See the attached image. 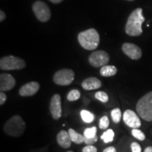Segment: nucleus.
Returning <instances> with one entry per match:
<instances>
[{
  "instance_id": "19",
  "label": "nucleus",
  "mask_w": 152,
  "mask_h": 152,
  "mask_svg": "<svg viewBox=\"0 0 152 152\" xmlns=\"http://www.w3.org/2000/svg\"><path fill=\"white\" fill-rule=\"evenodd\" d=\"M81 118L85 123H90L94 120V115L87 110H82L80 111Z\"/></svg>"
},
{
  "instance_id": "9",
  "label": "nucleus",
  "mask_w": 152,
  "mask_h": 152,
  "mask_svg": "<svg viewBox=\"0 0 152 152\" xmlns=\"http://www.w3.org/2000/svg\"><path fill=\"white\" fill-rule=\"evenodd\" d=\"M49 111L54 120L61 118L62 115V109L61 96L59 94H55L52 96L49 103Z\"/></svg>"
},
{
  "instance_id": "30",
  "label": "nucleus",
  "mask_w": 152,
  "mask_h": 152,
  "mask_svg": "<svg viewBox=\"0 0 152 152\" xmlns=\"http://www.w3.org/2000/svg\"><path fill=\"white\" fill-rule=\"evenodd\" d=\"M103 152H116V149L113 146H111V147L106 148L103 151Z\"/></svg>"
},
{
  "instance_id": "16",
  "label": "nucleus",
  "mask_w": 152,
  "mask_h": 152,
  "mask_svg": "<svg viewBox=\"0 0 152 152\" xmlns=\"http://www.w3.org/2000/svg\"><path fill=\"white\" fill-rule=\"evenodd\" d=\"M117 68L114 66L106 65L101 68L100 75L103 77H111L117 73Z\"/></svg>"
},
{
  "instance_id": "23",
  "label": "nucleus",
  "mask_w": 152,
  "mask_h": 152,
  "mask_svg": "<svg viewBox=\"0 0 152 152\" xmlns=\"http://www.w3.org/2000/svg\"><path fill=\"white\" fill-rule=\"evenodd\" d=\"M94 96L96 99L102 102V103H106L109 99L108 94L106 92H102V91H99V92L95 93Z\"/></svg>"
},
{
  "instance_id": "27",
  "label": "nucleus",
  "mask_w": 152,
  "mask_h": 152,
  "mask_svg": "<svg viewBox=\"0 0 152 152\" xmlns=\"http://www.w3.org/2000/svg\"><path fill=\"white\" fill-rule=\"evenodd\" d=\"M98 138L97 136H95L94 137H91V138H87V137H85V144L86 145H93V144L96 143V141H97Z\"/></svg>"
},
{
  "instance_id": "2",
  "label": "nucleus",
  "mask_w": 152,
  "mask_h": 152,
  "mask_svg": "<svg viewBox=\"0 0 152 152\" xmlns=\"http://www.w3.org/2000/svg\"><path fill=\"white\" fill-rule=\"evenodd\" d=\"M77 40L80 46L86 50H94L99 45V34L96 30L90 28L80 32L77 35Z\"/></svg>"
},
{
  "instance_id": "32",
  "label": "nucleus",
  "mask_w": 152,
  "mask_h": 152,
  "mask_svg": "<svg viewBox=\"0 0 152 152\" xmlns=\"http://www.w3.org/2000/svg\"><path fill=\"white\" fill-rule=\"evenodd\" d=\"M49 1L52 2L53 4H59L64 1V0H49Z\"/></svg>"
},
{
  "instance_id": "7",
  "label": "nucleus",
  "mask_w": 152,
  "mask_h": 152,
  "mask_svg": "<svg viewBox=\"0 0 152 152\" xmlns=\"http://www.w3.org/2000/svg\"><path fill=\"white\" fill-rule=\"evenodd\" d=\"M33 11L36 18L40 22H47L50 19L52 14L50 9L46 3L42 1H36L33 4Z\"/></svg>"
},
{
  "instance_id": "28",
  "label": "nucleus",
  "mask_w": 152,
  "mask_h": 152,
  "mask_svg": "<svg viewBox=\"0 0 152 152\" xmlns=\"http://www.w3.org/2000/svg\"><path fill=\"white\" fill-rule=\"evenodd\" d=\"M83 152H97V149L93 145H87L83 149Z\"/></svg>"
},
{
  "instance_id": "25",
  "label": "nucleus",
  "mask_w": 152,
  "mask_h": 152,
  "mask_svg": "<svg viewBox=\"0 0 152 152\" xmlns=\"http://www.w3.org/2000/svg\"><path fill=\"white\" fill-rule=\"evenodd\" d=\"M109 119L108 116L104 115L100 119L99 124V127L101 130H106L109 128Z\"/></svg>"
},
{
  "instance_id": "17",
  "label": "nucleus",
  "mask_w": 152,
  "mask_h": 152,
  "mask_svg": "<svg viewBox=\"0 0 152 152\" xmlns=\"http://www.w3.org/2000/svg\"><path fill=\"white\" fill-rule=\"evenodd\" d=\"M68 132L69 133L72 142H74L75 144H80L84 142L85 141L84 135H82L81 134H79L78 132H77L75 130H73V129L72 128H70Z\"/></svg>"
},
{
  "instance_id": "3",
  "label": "nucleus",
  "mask_w": 152,
  "mask_h": 152,
  "mask_svg": "<svg viewBox=\"0 0 152 152\" xmlns=\"http://www.w3.org/2000/svg\"><path fill=\"white\" fill-rule=\"evenodd\" d=\"M136 111L141 118L147 122H152V91L144 94L138 101Z\"/></svg>"
},
{
  "instance_id": "14",
  "label": "nucleus",
  "mask_w": 152,
  "mask_h": 152,
  "mask_svg": "<svg viewBox=\"0 0 152 152\" xmlns=\"http://www.w3.org/2000/svg\"><path fill=\"white\" fill-rule=\"evenodd\" d=\"M81 85L82 87L85 90H97L102 87V82L97 77H90L85 79Z\"/></svg>"
},
{
  "instance_id": "22",
  "label": "nucleus",
  "mask_w": 152,
  "mask_h": 152,
  "mask_svg": "<svg viewBox=\"0 0 152 152\" xmlns=\"http://www.w3.org/2000/svg\"><path fill=\"white\" fill-rule=\"evenodd\" d=\"M131 133H132V135L134 137V138H136L137 140H140V141H144L146 138V136L145 134H144V133L142 132V130H139V128L132 129Z\"/></svg>"
},
{
  "instance_id": "12",
  "label": "nucleus",
  "mask_w": 152,
  "mask_h": 152,
  "mask_svg": "<svg viewBox=\"0 0 152 152\" xmlns=\"http://www.w3.org/2000/svg\"><path fill=\"white\" fill-rule=\"evenodd\" d=\"M16 85V80L11 74L1 73L0 75V90L7 92L11 90Z\"/></svg>"
},
{
  "instance_id": "18",
  "label": "nucleus",
  "mask_w": 152,
  "mask_h": 152,
  "mask_svg": "<svg viewBox=\"0 0 152 152\" xmlns=\"http://www.w3.org/2000/svg\"><path fill=\"white\" fill-rule=\"evenodd\" d=\"M114 135H115V133L113 130L112 129H109L102 134V135L101 136V139L103 140L104 143L107 144L113 142Z\"/></svg>"
},
{
  "instance_id": "15",
  "label": "nucleus",
  "mask_w": 152,
  "mask_h": 152,
  "mask_svg": "<svg viewBox=\"0 0 152 152\" xmlns=\"http://www.w3.org/2000/svg\"><path fill=\"white\" fill-rule=\"evenodd\" d=\"M57 143L58 145L64 149H68L71 147L72 140L68 132L66 130H61L58 133L56 137Z\"/></svg>"
},
{
  "instance_id": "10",
  "label": "nucleus",
  "mask_w": 152,
  "mask_h": 152,
  "mask_svg": "<svg viewBox=\"0 0 152 152\" xmlns=\"http://www.w3.org/2000/svg\"><path fill=\"white\" fill-rule=\"evenodd\" d=\"M123 119L125 124L131 128H140L141 127L142 123L140 118H139L137 114L132 110H126L123 113Z\"/></svg>"
},
{
  "instance_id": "26",
  "label": "nucleus",
  "mask_w": 152,
  "mask_h": 152,
  "mask_svg": "<svg viewBox=\"0 0 152 152\" xmlns=\"http://www.w3.org/2000/svg\"><path fill=\"white\" fill-rule=\"evenodd\" d=\"M131 150L132 152H142V147L140 146V144H138L137 142H132L130 145Z\"/></svg>"
},
{
  "instance_id": "6",
  "label": "nucleus",
  "mask_w": 152,
  "mask_h": 152,
  "mask_svg": "<svg viewBox=\"0 0 152 152\" xmlns=\"http://www.w3.org/2000/svg\"><path fill=\"white\" fill-rule=\"evenodd\" d=\"M75 79V73L69 68H63L58 70L53 76V81L55 84L61 86L69 85Z\"/></svg>"
},
{
  "instance_id": "5",
  "label": "nucleus",
  "mask_w": 152,
  "mask_h": 152,
  "mask_svg": "<svg viewBox=\"0 0 152 152\" xmlns=\"http://www.w3.org/2000/svg\"><path fill=\"white\" fill-rule=\"evenodd\" d=\"M26 66V61L23 59L12 55L4 56L0 59V68L3 71L20 70Z\"/></svg>"
},
{
  "instance_id": "21",
  "label": "nucleus",
  "mask_w": 152,
  "mask_h": 152,
  "mask_svg": "<svg viewBox=\"0 0 152 152\" xmlns=\"http://www.w3.org/2000/svg\"><path fill=\"white\" fill-rule=\"evenodd\" d=\"M80 97V92L77 90H73L70 91L67 95V99L69 102H74L79 99Z\"/></svg>"
},
{
  "instance_id": "11",
  "label": "nucleus",
  "mask_w": 152,
  "mask_h": 152,
  "mask_svg": "<svg viewBox=\"0 0 152 152\" xmlns=\"http://www.w3.org/2000/svg\"><path fill=\"white\" fill-rule=\"evenodd\" d=\"M123 53L132 60H139L141 58L142 49L137 45L132 43H124L122 46Z\"/></svg>"
},
{
  "instance_id": "34",
  "label": "nucleus",
  "mask_w": 152,
  "mask_h": 152,
  "mask_svg": "<svg viewBox=\"0 0 152 152\" xmlns=\"http://www.w3.org/2000/svg\"><path fill=\"white\" fill-rule=\"evenodd\" d=\"M127 1H134V0H127Z\"/></svg>"
},
{
  "instance_id": "1",
  "label": "nucleus",
  "mask_w": 152,
  "mask_h": 152,
  "mask_svg": "<svg viewBox=\"0 0 152 152\" xmlns=\"http://www.w3.org/2000/svg\"><path fill=\"white\" fill-rule=\"evenodd\" d=\"M142 9H134L129 16L125 24V33L131 37H138L142 33V25L144 22V17L142 14Z\"/></svg>"
},
{
  "instance_id": "31",
  "label": "nucleus",
  "mask_w": 152,
  "mask_h": 152,
  "mask_svg": "<svg viewBox=\"0 0 152 152\" xmlns=\"http://www.w3.org/2000/svg\"><path fill=\"white\" fill-rule=\"evenodd\" d=\"M6 18V14L3 11H0V21L2 22Z\"/></svg>"
},
{
  "instance_id": "4",
  "label": "nucleus",
  "mask_w": 152,
  "mask_h": 152,
  "mask_svg": "<svg viewBox=\"0 0 152 152\" xmlns=\"http://www.w3.org/2000/svg\"><path fill=\"white\" fill-rule=\"evenodd\" d=\"M26 130V123L20 115H16L7 121L4 126V131L7 135L18 137L23 134Z\"/></svg>"
},
{
  "instance_id": "13",
  "label": "nucleus",
  "mask_w": 152,
  "mask_h": 152,
  "mask_svg": "<svg viewBox=\"0 0 152 152\" xmlns=\"http://www.w3.org/2000/svg\"><path fill=\"white\" fill-rule=\"evenodd\" d=\"M39 90V84L37 82H30L23 85L18 93L22 96H30L35 95Z\"/></svg>"
},
{
  "instance_id": "35",
  "label": "nucleus",
  "mask_w": 152,
  "mask_h": 152,
  "mask_svg": "<svg viewBox=\"0 0 152 152\" xmlns=\"http://www.w3.org/2000/svg\"><path fill=\"white\" fill-rule=\"evenodd\" d=\"M67 152H73V151H67Z\"/></svg>"
},
{
  "instance_id": "20",
  "label": "nucleus",
  "mask_w": 152,
  "mask_h": 152,
  "mask_svg": "<svg viewBox=\"0 0 152 152\" xmlns=\"http://www.w3.org/2000/svg\"><path fill=\"white\" fill-rule=\"evenodd\" d=\"M111 115L112 120L115 123H119L122 117V113H121V109L118 108H115L113 109L111 112Z\"/></svg>"
},
{
  "instance_id": "24",
  "label": "nucleus",
  "mask_w": 152,
  "mask_h": 152,
  "mask_svg": "<svg viewBox=\"0 0 152 152\" xmlns=\"http://www.w3.org/2000/svg\"><path fill=\"white\" fill-rule=\"evenodd\" d=\"M96 132H97V128L96 127H92V128H86L84 131V135L85 137H87V138H91V137H94L96 136Z\"/></svg>"
},
{
  "instance_id": "33",
  "label": "nucleus",
  "mask_w": 152,
  "mask_h": 152,
  "mask_svg": "<svg viewBox=\"0 0 152 152\" xmlns=\"http://www.w3.org/2000/svg\"><path fill=\"white\" fill-rule=\"evenodd\" d=\"M144 152H152V147H151V146L147 147L145 149H144Z\"/></svg>"
},
{
  "instance_id": "8",
  "label": "nucleus",
  "mask_w": 152,
  "mask_h": 152,
  "mask_svg": "<svg viewBox=\"0 0 152 152\" xmlns=\"http://www.w3.org/2000/svg\"><path fill=\"white\" fill-rule=\"evenodd\" d=\"M110 56L107 52L103 50L94 51L89 56L88 61L94 68L103 67L109 62Z\"/></svg>"
},
{
  "instance_id": "29",
  "label": "nucleus",
  "mask_w": 152,
  "mask_h": 152,
  "mask_svg": "<svg viewBox=\"0 0 152 152\" xmlns=\"http://www.w3.org/2000/svg\"><path fill=\"white\" fill-rule=\"evenodd\" d=\"M7 96L5 93H4V92H0V105L2 106L3 104H4L6 101H7Z\"/></svg>"
}]
</instances>
